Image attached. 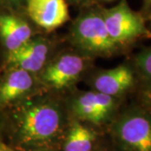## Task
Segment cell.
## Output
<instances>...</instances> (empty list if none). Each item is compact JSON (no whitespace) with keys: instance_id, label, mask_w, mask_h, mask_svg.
<instances>
[{"instance_id":"4fadbf2b","label":"cell","mask_w":151,"mask_h":151,"mask_svg":"<svg viewBox=\"0 0 151 151\" xmlns=\"http://www.w3.org/2000/svg\"><path fill=\"white\" fill-rule=\"evenodd\" d=\"M135 65L140 76L151 87V47L142 50L135 58Z\"/></svg>"},{"instance_id":"2e32d148","label":"cell","mask_w":151,"mask_h":151,"mask_svg":"<svg viewBox=\"0 0 151 151\" xmlns=\"http://www.w3.org/2000/svg\"><path fill=\"white\" fill-rule=\"evenodd\" d=\"M33 151H50L48 149H35V150Z\"/></svg>"},{"instance_id":"277c9868","label":"cell","mask_w":151,"mask_h":151,"mask_svg":"<svg viewBox=\"0 0 151 151\" xmlns=\"http://www.w3.org/2000/svg\"><path fill=\"white\" fill-rule=\"evenodd\" d=\"M110 37L118 45L130 42L140 36H150L140 14L130 9L125 0L103 14Z\"/></svg>"},{"instance_id":"8992f818","label":"cell","mask_w":151,"mask_h":151,"mask_svg":"<svg viewBox=\"0 0 151 151\" xmlns=\"http://www.w3.org/2000/svg\"><path fill=\"white\" fill-rule=\"evenodd\" d=\"M114 108V97L97 91L81 94L73 103V111L78 118L94 124L107 120Z\"/></svg>"},{"instance_id":"9a60e30c","label":"cell","mask_w":151,"mask_h":151,"mask_svg":"<svg viewBox=\"0 0 151 151\" xmlns=\"http://www.w3.org/2000/svg\"><path fill=\"white\" fill-rule=\"evenodd\" d=\"M0 151H14L9 148V146L5 145L4 144H0Z\"/></svg>"},{"instance_id":"ac0fdd59","label":"cell","mask_w":151,"mask_h":151,"mask_svg":"<svg viewBox=\"0 0 151 151\" xmlns=\"http://www.w3.org/2000/svg\"><path fill=\"white\" fill-rule=\"evenodd\" d=\"M149 1H150V2H151V0H149Z\"/></svg>"},{"instance_id":"52a82bcc","label":"cell","mask_w":151,"mask_h":151,"mask_svg":"<svg viewBox=\"0 0 151 151\" xmlns=\"http://www.w3.org/2000/svg\"><path fill=\"white\" fill-rule=\"evenodd\" d=\"M30 19L46 30H53L68 20L69 13L65 0H27Z\"/></svg>"},{"instance_id":"ba28073f","label":"cell","mask_w":151,"mask_h":151,"mask_svg":"<svg viewBox=\"0 0 151 151\" xmlns=\"http://www.w3.org/2000/svg\"><path fill=\"white\" fill-rule=\"evenodd\" d=\"M48 43L43 39H30L20 48L9 52L8 61L14 68L29 72H36L42 69L48 57Z\"/></svg>"},{"instance_id":"5b68a950","label":"cell","mask_w":151,"mask_h":151,"mask_svg":"<svg viewBox=\"0 0 151 151\" xmlns=\"http://www.w3.org/2000/svg\"><path fill=\"white\" fill-rule=\"evenodd\" d=\"M85 62L81 56L65 54L54 60L45 69L44 81L54 88H63L76 81L84 70Z\"/></svg>"},{"instance_id":"3957f363","label":"cell","mask_w":151,"mask_h":151,"mask_svg":"<svg viewBox=\"0 0 151 151\" xmlns=\"http://www.w3.org/2000/svg\"><path fill=\"white\" fill-rule=\"evenodd\" d=\"M71 36L78 47L90 54L110 55L118 49L107 30L103 14L97 12L79 17L72 26Z\"/></svg>"},{"instance_id":"6da1fadb","label":"cell","mask_w":151,"mask_h":151,"mask_svg":"<svg viewBox=\"0 0 151 151\" xmlns=\"http://www.w3.org/2000/svg\"><path fill=\"white\" fill-rule=\"evenodd\" d=\"M64 118L59 106L50 102L27 103L19 115V137L23 145L46 149L59 137Z\"/></svg>"},{"instance_id":"30bf717a","label":"cell","mask_w":151,"mask_h":151,"mask_svg":"<svg viewBox=\"0 0 151 151\" xmlns=\"http://www.w3.org/2000/svg\"><path fill=\"white\" fill-rule=\"evenodd\" d=\"M0 34L9 52L20 48L31 39L32 30L23 19L10 14L0 16Z\"/></svg>"},{"instance_id":"5bb4252c","label":"cell","mask_w":151,"mask_h":151,"mask_svg":"<svg viewBox=\"0 0 151 151\" xmlns=\"http://www.w3.org/2000/svg\"><path fill=\"white\" fill-rule=\"evenodd\" d=\"M143 97L146 104L151 108V87H147L145 89Z\"/></svg>"},{"instance_id":"e0dca14e","label":"cell","mask_w":151,"mask_h":151,"mask_svg":"<svg viewBox=\"0 0 151 151\" xmlns=\"http://www.w3.org/2000/svg\"><path fill=\"white\" fill-rule=\"evenodd\" d=\"M9 1H11V2H19L21 0H9Z\"/></svg>"},{"instance_id":"7c38bea8","label":"cell","mask_w":151,"mask_h":151,"mask_svg":"<svg viewBox=\"0 0 151 151\" xmlns=\"http://www.w3.org/2000/svg\"><path fill=\"white\" fill-rule=\"evenodd\" d=\"M96 135L92 129L79 122H74L64 143V151H92Z\"/></svg>"},{"instance_id":"7a4b0ae2","label":"cell","mask_w":151,"mask_h":151,"mask_svg":"<svg viewBox=\"0 0 151 151\" xmlns=\"http://www.w3.org/2000/svg\"><path fill=\"white\" fill-rule=\"evenodd\" d=\"M111 133L119 151H151V114L129 110L113 123Z\"/></svg>"},{"instance_id":"8fae6325","label":"cell","mask_w":151,"mask_h":151,"mask_svg":"<svg viewBox=\"0 0 151 151\" xmlns=\"http://www.w3.org/2000/svg\"><path fill=\"white\" fill-rule=\"evenodd\" d=\"M34 85L32 73L14 68L0 86V101L9 103L27 93Z\"/></svg>"},{"instance_id":"9c48e42d","label":"cell","mask_w":151,"mask_h":151,"mask_svg":"<svg viewBox=\"0 0 151 151\" xmlns=\"http://www.w3.org/2000/svg\"><path fill=\"white\" fill-rule=\"evenodd\" d=\"M134 81L132 69L122 65L98 74L93 81V86L97 92L115 97L130 88Z\"/></svg>"}]
</instances>
